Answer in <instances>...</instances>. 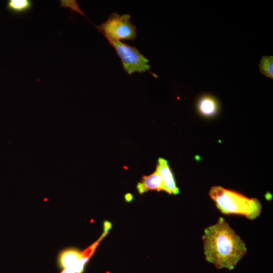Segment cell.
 Listing matches in <instances>:
<instances>
[{
  "mask_svg": "<svg viewBox=\"0 0 273 273\" xmlns=\"http://www.w3.org/2000/svg\"><path fill=\"white\" fill-rule=\"evenodd\" d=\"M202 240L205 260L216 269H234L247 253L244 241L221 217L205 229Z\"/></svg>",
  "mask_w": 273,
  "mask_h": 273,
  "instance_id": "1",
  "label": "cell"
},
{
  "mask_svg": "<svg viewBox=\"0 0 273 273\" xmlns=\"http://www.w3.org/2000/svg\"><path fill=\"white\" fill-rule=\"evenodd\" d=\"M209 195L217 208L224 214L240 215L250 220H254L261 212L262 205L257 199L248 198L220 186L211 187Z\"/></svg>",
  "mask_w": 273,
  "mask_h": 273,
  "instance_id": "2",
  "label": "cell"
},
{
  "mask_svg": "<svg viewBox=\"0 0 273 273\" xmlns=\"http://www.w3.org/2000/svg\"><path fill=\"white\" fill-rule=\"evenodd\" d=\"M96 28L105 37L116 40H135L137 36L136 28L131 23L129 14L111 13L108 19Z\"/></svg>",
  "mask_w": 273,
  "mask_h": 273,
  "instance_id": "3",
  "label": "cell"
},
{
  "mask_svg": "<svg viewBox=\"0 0 273 273\" xmlns=\"http://www.w3.org/2000/svg\"><path fill=\"white\" fill-rule=\"evenodd\" d=\"M106 38L115 49L121 60L124 70L128 74L134 72L142 73L150 70L151 66L149 60L136 48L120 40Z\"/></svg>",
  "mask_w": 273,
  "mask_h": 273,
  "instance_id": "4",
  "label": "cell"
},
{
  "mask_svg": "<svg viewBox=\"0 0 273 273\" xmlns=\"http://www.w3.org/2000/svg\"><path fill=\"white\" fill-rule=\"evenodd\" d=\"M156 170L162 179L166 192L169 194H178L179 189L176 186L172 171L168 165V161L163 158H159Z\"/></svg>",
  "mask_w": 273,
  "mask_h": 273,
  "instance_id": "5",
  "label": "cell"
},
{
  "mask_svg": "<svg viewBox=\"0 0 273 273\" xmlns=\"http://www.w3.org/2000/svg\"><path fill=\"white\" fill-rule=\"evenodd\" d=\"M136 189L140 194L150 190L166 192L162 179L156 170L150 175L143 176L138 183Z\"/></svg>",
  "mask_w": 273,
  "mask_h": 273,
  "instance_id": "6",
  "label": "cell"
},
{
  "mask_svg": "<svg viewBox=\"0 0 273 273\" xmlns=\"http://www.w3.org/2000/svg\"><path fill=\"white\" fill-rule=\"evenodd\" d=\"M197 108L200 115L210 118L218 113L219 106L218 101L213 96L205 95L198 100Z\"/></svg>",
  "mask_w": 273,
  "mask_h": 273,
  "instance_id": "7",
  "label": "cell"
},
{
  "mask_svg": "<svg viewBox=\"0 0 273 273\" xmlns=\"http://www.w3.org/2000/svg\"><path fill=\"white\" fill-rule=\"evenodd\" d=\"M32 7L33 2L31 0H9L7 3L8 10L17 15L27 13Z\"/></svg>",
  "mask_w": 273,
  "mask_h": 273,
  "instance_id": "8",
  "label": "cell"
},
{
  "mask_svg": "<svg viewBox=\"0 0 273 273\" xmlns=\"http://www.w3.org/2000/svg\"><path fill=\"white\" fill-rule=\"evenodd\" d=\"M272 67V56L265 55L262 56L259 64V70L263 75L271 79L273 78Z\"/></svg>",
  "mask_w": 273,
  "mask_h": 273,
  "instance_id": "9",
  "label": "cell"
},
{
  "mask_svg": "<svg viewBox=\"0 0 273 273\" xmlns=\"http://www.w3.org/2000/svg\"><path fill=\"white\" fill-rule=\"evenodd\" d=\"M60 7H63V8H66V7L70 8L72 11H74L81 15H82L83 16H84L86 18L84 14L82 12V11L80 9L76 1L61 0L60 1Z\"/></svg>",
  "mask_w": 273,
  "mask_h": 273,
  "instance_id": "10",
  "label": "cell"
},
{
  "mask_svg": "<svg viewBox=\"0 0 273 273\" xmlns=\"http://www.w3.org/2000/svg\"><path fill=\"white\" fill-rule=\"evenodd\" d=\"M112 228V224L109 221H105L104 223V232L108 234L109 231Z\"/></svg>",
  "mask_w": 273,
  "mask_h": 273,
  "instance_id": "11",
  "label": "cell"
},
{
  "mask_svg": "<svg viewBox=\"0 0 273 273\" xmlns=\"http://www.w3.org/2000/svg\"><path fill=\"white\" fill-rule=\"evenodd\" d=\"M124 199L127 202H130L133 200V196L130 193H127L124 196Z\"/></svg>",
  "mask_w": 273,
  "mask_h": 273,
  "instance_id": "12",
  "label": "cell"
}]
</instances>
